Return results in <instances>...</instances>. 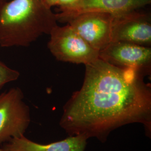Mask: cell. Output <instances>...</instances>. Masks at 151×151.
Wrapping results in <instances>:
<instances>
[{
  "mask_svg": "<svg viewBox=\"0 0 151 151\" xmlns=\"http://www.w3.org/2000/svg\"><path fill=\"white\" fill-rule=\"evenodd\" d=\"M114 15L101 12H86L65 19L91 47L100 52L111 43Z\"/></svg>",
  "mask_w": 151,
  "mask_h": 151,
  "instance_id": "obj_5",
  "label": "cell"
},
{
  "mask_svg": "<svg viewBox=\"0 0 151 151\" xmlns=\"http://www.w3.org/2000/svg\"><path fill=\"white\" fill-rule=\"evenodd\" d=\"M80 0H58L57 6L59 10L70 7L75 5Z\"/></svg>",
  "mask_w": 151,
  "mask_h": 151,
  "instance_id": "obj_11",
  "label": "cell"
},
{
  "mask_svg": "<svg viewBox=\"0 0 151 151\" xmlns=\"http://www.w3.org/2000/svg\"><path fill=\"white\" fill-rule=\"evenodd\" d=\"M43 0H11L0 4V47H27L57 24Z\"/></svg>",
  "mask_w": 151,
  "mask_h": 151,
  "instance_id": "obj_2",
  "label": "cell"
},
{
  "mask_svg": "<svg viewBox=\"0 0 151 151\" xmlns=\"http://www.w3.org/2000/svg\"><path fill=\"white\" fill-rule=\"evenodd\" d=\"M44 4L49 7L52 8L53 6H57L58 0H43Z\"/></svg>",
  "mask_w": 151,
  "mask_h": 151,
  "instance_id": "obj_12",
  "label": "cell"
},
{
  "mask_svg": "<svg viewBox=\"0 0 151 151\" xmlns=\"http://www.w3.org/2000/svg\"><path fill=\"white\" fill-rule=\"evenodd\" d=\"M30 121V109L20 88L0 93V145L24 135Z\"/></svg>",
  "mask_w": 151,
  "mask_h": 151,
  "instance_id": "obj_4",
  "label": "cell"
},
{
  "mask_svg": "<svg viewBox=\"0 0 151 151\" xmlns=\"http://www.w3.org/2000/svg\"><path fill=\"white\" fill-rule=\"evenodd\" d=\"M20 75L18 70L11 68L0 60V90L6 85L17 80Z\"/></svg>",
  "mask_w": 151,
  "mask_h": 151,
  "instance_id": "obj_10",
  "label": "cell"
},
{
  "mask_svg": "<svg viewBox=\"0 0 151 151\" xmlns=\"http://www.w3.org/2000/svg\"><path fill=\"white\" fill-rule=\"evenodd\" d=\"M111 40L149 47L151 44V16L139 10L114 16Z\"/></svg>",
  "mask_w": 151,
  "mask_h": 151,
  "instance_id": "obj_7",
  "label": "cell"
},
{
  "mask_svg": "<svg viewBox=\"0 0 151 151\" xmlns=\"http://www.w3.org/2000/svg\"><path fill=\"white\" fill-rule=\"evenodd\" d=\"M0 151H8L7 150H5V148H4L3 147H2V148H0Z\"/></svg>",
  "mask_w": 151,
  "mask_h": 151,
  "instance_id": "obj_14",
  "label": "cell"
},
{
  "mask_svg": "<svg viewBox=\"0 0 151 151\" xmlns=\"http://www.w3.org/2000/svg\"><path fill=\"white\" fill-rule=\"evenodd\" d=\"M99 58L109 64L148 74L151 71L150 47L124 42H113L99 52Z\"/></svg>",
  "mask_w": 151,
  "mask_h": 151,
  "instance_id": "obj_6",
  "label": "cell"
},
{
  "mask_svg": "<svg viewBox=\"0 0 151 151\" xmlns=\"http://www.w3.org/2000/svg\"><path fill=\"white\" fill-rule=\"evenodd\" d=\"M87 139L84 135H70L64 140L43 145L23 135L11 139L3 148L8 151H85Z\"/></svg>",
  "mask_w": 151,
  "mask_h": 151,
  "instance_id": "obj_9",
  "label": "cell"
},
{
  "mask_svg": "<svg viewBox=\"0 0 151 151\" xmlns=\"http://www.w3.org/2000/svg\"><path fill=\"white\" fill-rule=\"evenodd\" d=\"M151 0H80L70 7L56 14L57 22L86 12H101L114 16L123 15L151 4Z\"/></svg>",
  "mask_w": 151,
  "mask_h": 151,
  "instance_id": "obj_8",
  "label": "cell"
},
{
  "mask_svg": "<svg viewBox=\"0 0 151 151\" xmlns=\"http://www.w3.org/2000/svg\"><path fill=\"white\" fill-rule=\"evenodd\" d=\"M49 35L48 48L59 61L85 65L99 58V52L68 24L63 27L57 25Z\"/></svg>",
  "mask_w": 151,
  "mask_h": 151,
  "instance_id": "obj_3",
  "label": "cell"
},
{
  "mask_svg": "<svg viewBox=\"0 0 151 151\" xmlns=\"http://www.w3.org/2000/svg\"><path fill=\"white\" fill-rule=\"evenodd\" d=\"M7 1H8V0H0V4L5 2Z\"/></svg>",
  "mask_w": 151,
  "mask_h": 151,
  "instance_id": "obj_13",
  "label": "cell"
},
{
  "mask_svg": "<svg viewBox=\"0 0 151 151\" xmlns=\"http://www.w3.org/2000/svg\"><path fill=\"white\" fill-rule=\"evenodd\" d=\"M142 72L100 58L85 65L81 88L63 107L60 127L70 135L104 140L126 124H143L151 134V87Z\"/></svg>",
  "mask_w": 151,
  "mask_h": 151,
  "instance_id": "obj_1",
  "label": "cell"
}]
</instances>
